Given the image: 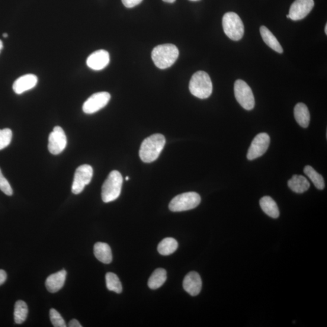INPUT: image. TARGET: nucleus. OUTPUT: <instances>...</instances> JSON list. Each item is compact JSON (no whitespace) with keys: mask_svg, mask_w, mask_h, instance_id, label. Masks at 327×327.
<instances>
[{"mask_svg":"<svg viewBox=\"0 0 327 327\" xmlns=\"http://www.w3.org/2000/svg\"><path fill=\"white\" fill-rule=\"evenodd\" d=\"M166 144L161 134H153L144 140L141 145L139 155L144 162L150 163L158 159Z\"/></svg>","mask_w":327,"mask_h":327,"instance_id":"nucleus-1","label":"nucleus"},{"mask_svg":"<svg viewBox=\"0 0 327 327\" xmlns=\"http://www.w3.org/2000/svg\"><path fill=\"white\" fill-rule=\"evenodd\" d=\"M179 57V50L174 44L159 45L153 49L152 59L157 67L166 69L171 67Z\"/></svg>","mask_w":327,"mask_h":327,"instance_id":"nucleus-2","label":"nucleus"},{"mask_svg":"<svg viewBox=\"0 0 327 327\" xmlns=\"http://www.w3.org/2000/svg\"><path fill=\"white\" fill-rule=\"evenodd\" d=\"M191 94L198 98L206 99L212 94V82L208 73L198 71L192 76L189 83Z\"/></svg>","mask_w":327,"mask_h":327,"instance_id":"nucleus-3","label":"nucleus"},{"mask_svg":"<svg viewBox=\"0 0 327 327\" xmlns=\"http://www.w3.org/2000/svg\"><path fill=\"white\" fill-rule=\"evenodd\" d=\"M123 178L117 171H112L102 187V200L105 203L116 200L120 197Z\"/></svg>","mask_w":327,"mask_h":327,"instance_id":"nucleus-4","label":"nucleus"},{"mask_svg":"<svg viewBox=\"0 0 327 327\" xmlns=\"http://www.w3.org/2000/svg\"><path fill=\"white\" fill-rule=\"evenodd\" d=\"M224 33L230 39L239 41L244 34V26L239 16L235 12H230L224 14L223 18Z\"/></svg>","mask_w":327,"mask_h":327,"instance_id":"nucleus-5","label":"nucleus"},{"mask_svg":"<svg viewBox=\"0 0 327 327\" xmlns=\"http://www.w3.org/2000/svg\"><path fill=\"white\" fill-rule=\"evenodd\" d=\"M201 197L196 192H187L172 199L169 204V208L174 212H179L194 209L200 205Z\"/></svg>","mask_w":327,"mask_h":327,"instance_id":"nucleus-6","label":"nucleus"},{"mask_svg":"<svg viewBox=\"0 0 327 327\" xmlns=\"http://www.w3.org/2000/svg\"><path fill=\"white\" fill-rule=\"evenodd\" d=\"M234 92L237 101L243 108L251 111L254 108V95L251 87L244 81L241 79L236 80L234 85Z\"/></svg>","mask_w":327,"mask_h":327,"instance_id":"nucleus-7","label":"nucleus"},{"mask_svg":"<svg viewBox=\"0 0 327 327\" xmlns=\"http://www.w3.org/2000/svg\"><path fill=\"white\" fill-rule=\"evenodd\" d=\"M93 173L94 171L92 166L88 165L80 166L76 169L72 186L73 194L78 195L81 193L86 185L91 182Z\"/></svg>","mask_w":327,"mask_h":327,"instance_id":"nucleus-8","label":"nucleus"},{"mask_svg":"<svg viewBox=\"0 0 327 327\" xmlns=\"http://www.w3.org/2000/svg\"><path fill=\"white\" fill-rule=\"evenodd\" d=\"M270 143V138L267 133H259L252 141L247 158L249 160H254L259 158L267 152Z\"/></svg>","mask_w":327,"mask_h":327,"instance_id":"nucleus-9","label":"nucleus"},{"mask_svg":"<svg viewBox=\"0 0 327 327\" xmlns=\"http://www.w3.org/2000/svg\"><path fill=\"white\" fill-rule=\"evenodd\" d=\"M111 98V96L108 92L96 93L85 102L83 105V111L86 114L96 113L108 104Z\"/></svg>","mask_w":327,"mask_h":327,"instance_id":"nucleus-10","label":"nucleus"},{"mask_svg":"<svg viewBox=\"0 0 327 327\" xmlns=\"http://www.w3.org/2000/svg\"><path fill=\"white\" fill-rule=\"evenodd\" d=\"M67 137L62 127L56 126L49 134L48 149L53 155H59L66 149Z\"/></svg>","mask_w":327,"mask_h":327,"instance_id":"nucleus-11","label":"nucleus"},{"mask_svg":"<svg viewBox=\"0 0 327 327\" xmlns=\"http://www.w3.org/2000/svg\"><path fill=\"white\" fill-rule=\"evenodd\" d=\"M314 6V0H295L290 6V18L293 21L303 20L312 11Z\"/></svg>","mask_w":327,"mask_h":327,"instance_id":"nucleus-12","label":"nucleus"},{"mask_svg":"<svg viewBox=\"0 0 327 327\" xmlns=\"http://www.w3.org/2000/svg\"><path fill=\"white\" fill-rule=\"evenodd\" d=\"M110 63V56L107 51L99 50L90 54L86 63L89 68L94 70H101Z\"/></svg>","mask_w":327,"mask_h":327,"instance_id":"nucleus-13","label":"nucleus"},{"mask_svg":"<svg viewBox=\"0 0 327 327\" xmlns=\"http://www.w3.org/2000/svg\"><path fill=\"white\" fill-rule=\"evenodd\" d=\"M183 288L186 292L195 296L200 294L202 288V280L200 275L196 271H191L185 276L183 281Z\"/></svg>","mask_w":327,"mask_h":327,"instance_id":"nucleus-14","label":"nucleus"},{"mask_svg":"<svg viewBox=\"0 0 327 327\" xmlns=\"http://www.w3.org/2000/svg\"><path fill=\"white\" fill-rule=\"evenodd\" d=\"M38 77L34 74L21 76L15 80L13 85V90L15 94L20 95L34 89L38 83Z\"/></svg>","mask_w":327,"mask_h":327,"instance_id":"nucleus-15","label":"nucleus"},{"mask_svg":"<svg viewBox=\"0 0 327 327\" xmlns=\"http://www.w3.org/2000/svg\"><path fill=\"white\" fill-rule=\"evenodd\" d=\"M67 272L61 270L49 276L46 281V287L50 293H56L62 289L66 280Z\"/></svg>","mask_w":327,"mask_h":327,"instance_id":"nucleus-16","label":"nucleus"},{"mask_svg":"<svg viewBox=\"0 0 327 327\" xmlns=\"http://www.w3.org/2000/svg\"><path fill=\"white\" fill-rule=\"evenodd\" d=\"M288 186L291 190L297 194H303L310 187L308 179L303 175H294L288 181Z\"/></svg>","mask_w":327,"mask_h":327,"instance_id":"nucleus-17","label":"nucleus"},{"mask_svg":"<svg viewBox=\"0 0 327 327\" xmlns=\"http://www.w3.org/2000/svg\"><path fill=\"white\" fill-rule=\"evenodd\" d=\"M295 120L299 126L303 128L309 126L310 121V114L307 105L299 102L295 105L294 108Z\"/></svg>","mask_w":327,"mask_h":327,"instance_id":"nucleus-18","label":"nucleus"},{"mask_svg":"<svg viewBox=\"0 0 327 327\" xmlns=\"http://www.w3.org/2000/svg\"><path fill=\"white\" fill-rule=\"evenodd\" d=\"M94 255L98 261L104 264L112 261V253L110 246L104 242H97L94 246Z\"/></svg>","mask_w":327,"mask_h":327,"instance_id":"nucleus-19","label":"nucleus"},{"mask_svg":"<svg viewBox=\"0 0 327 327\" xmlns=\"http://www.w3.org/2000/svg\"><path fill=\"white\" fill-rule=\"evenodd\" d=\"M260 33L263 40L267 46L278 53H282L283 52V47H282L280 42L267 27L262 25L260 28Z\"/></svg>","mask_w":327,"mask_h":327,"instance_id":"nucleus-20","label":"nucleus"},{"mask_svg":"<svg viewBox=\"0 0 327 327\" xmlns=\"http://www.w3.org/2000/svg\"><path fill=\"white\" fill-rule=\"evenodd\" d=\"M259 204L262 210L268 216L272 218H278L280 216L277 204L271 197L266 196L262 198Z\"/></svg>","mask_w":327,"mask_h":327,"instance_id":"nucleus-21","label":"nucleus"},{"mask_svg":"<svg viewBox=\"0 0 327 327\" xmlns=\"http://www.w3.org/2000/svg\"><path fill=\"white\" fill-rule=\"evenodd\" d=\"M167 280V272L165 269L157 268L149 278L148 286L150 289L156 290L161 287Z\"/></svg>","mask_w":327,"mask_h":327,"instance_id":"nucleus-22","label":"nucleus"},{"mask_svg":"<svg viewBox=\"0 0 327 327\" xmlns=\"http://www.w3.org/2000/svg\"><path fill=\"white\" fill-rule=\"evenodd\" d=\"M178 248L177 240L172 238H166L159 243L158 251L162 255L168 256L174 253Z\"/></svg>","mask_w":327,"mask_h":327,"instance_id":"nucleus-23","label":"nucleus"},{"mask_svg":"<svg viewBox=\"0 0 327 327\" xmlns=\"http://www.w3.org/2000/svg\"><path fill=\"white\" fill-rule=\"evenodd\" d=\"M304 172L310 179L317 189L323 190L325 188V181L322 176L317 173L312 166H306L304 168Z\"/></svg>","mask_w":327,"mask_h":327,"instance_id":"nucleus-24","label":"nucleus"},{"mask_svg":"<svg viewBox=\"0 0 327 327\" xmlns=\"http://www.w3.org/2000/svg\"><path fill=\"white\" fill-rule=\"evenodd\" d=\"M28 307L27 304L22 301H18L15 304L14 320L16 323L21 324L27 318Z\"/></svg>","mask_w":327,"mask_h":327,"instance_id":"nucleus-25","label":"nucleus"},{"mask_svg":"<svg viewBox=\"0 0 327 327\" xmlns=\"http://www.w3.org/2000/svg\"><path fill=\"white\" fill-rule=\"evenodd\" d=\"M107 288L108 290L114 291L117 293H121L123 291V287L117 275L114 272H109L105 275Z\"/></svg>","mask_w":327,"mask_h":327,"instance_id":"nucleus-26","label":"nucleus"},{"mask_svg":"<svg viewBox=\"0 0 327 327\" xmlns=\"http://www.w3.org/2000/svg\"><path fill=\"white\" fill-rule=\"evenodd\" d=\"M12 131L10 129H0V150L4 149L11 144Z\"/></svg>","mask_w":327,"mask_h":327,"instance_id":"nucleus-27","label":"nucleus"},{"mask_svg":"<svg viewBox=\"0 0 327 327\" xmlns=\"http://www.w3.org/2000/svg\"><path fill=\"white\" fill-rule=\"evenodd\" d=\"M50 318L54 327H66V322L63 317L53 309L50 310Z\"/></svg>","mask_w":327,"mask_h":327,"instance_id":"nucleus-28","label":"nucleus"},{"mask_svg":"<svg viewBox=\"0 0 327 327\" xmlns=\"http://www.w3.org/2000/svg\"><path fill=\"white\" fill-rule=\"evenodd\" d=\"M0 190L8 196H11L13 195L11 186L4 175H3L1 169H0Z\"/></svg>","mask_w":327,"mask_h":327,"instance_id":"nucleus-29","label":"nucleus"},{"mask_svg":"<svg viewBox=\"0 0 327 327\" xmlns=\"http://www.w3.org/2000/svg\"><path fill=\"white\" fill-rule=\"evenodd\" d=\"M122 3L127 8H132L140 4L143 0H121Z\"/></svg>","mask_w":327,"mask_h":327,"instance_id":"nucleus-30","label":"nucleus"},{"mask_svg":"<svg viewBox=\"0 0 327 327\" xmlns=\"http://www.w3.org/2000/svg\"><path fill=\"white\" fill-rule=\"evenodd\" d=\"M7 279V274L5 270H0V285L4 284Z\"/></svg>","mask_w":327,"mask_h":327,"instance_id":"nucleus-31","label":"nucleus"},{"mask_svg":"<svg viewBox=\"0 0 327 327\" xmlns=\"http://www.w3.org/2000/svg\"><path fill=\"white\" fill-rule=\"evenodd\" d=\"M68 326L69 327H82L81 323H80L76 319H72L70 320Z\"/></svg>","mask_w":327,"mask_h":327,"instance_id":"nucleus-32","label":"nucleus"},{"mask_svg":"<svg viewBox=\"0 0 327 327\" xmlns=\"http://www.w3.org/2000/svg\"><path fill=\"white\" fill-rule=\"evenodd\" d=\"M162 1L166 3H174L176 0H162Z\"/></svg>","mask_w":327,"mask_h":327,"instance_id":"nucleus-33","label":"nucleus"},{"mask_svg":"<svg viewBox=\"0 0 327 327\" xmlns=\"http://www.w3.org/2000/svg\"><path fill=\"white\" fill-rule=\"evenodd\" d=\"M3 49V44L2 41L0 40V53H1Z\"/></svg>","mask_w":327,"mask_h":327,"instance_id":"nucleus-34","label":"nucleus"},{"mask_svg":"<svg viewBox=\"0 0 327 327\" xmlns=\"http://www.w3.org/2000/svg\"><path fill=\"white\" fill-rule=\"evenodd\" d=\"M3 36L4 38H7L8 37V34L7 33L3 34Z\"/></svg>","mask_w":327,"mask_h":327,"instance_id":"nucleus-35","label":"nucleus"},{"mask_svg":"<svg viewBox=\"0 0 327 327\" xmlns=\"http://www.w3.org/2000/svg\"><path fill=\"white\" fill-rule=\"evenodd\" d=\"M325 34L326 35L327 34V25H326V24L325 27Z\"/></svg>","mask_w":327,"mask_h":327,"instance_id":"nucleus-36","label":"nucleus"},{"mask_svg":"<svg viewBox=\"0 0 327 327\" xmlns=\"http://www.w3.org/2000/svg\"><path fill=\"white\" fill-rule=\"evenodd\" d=\"M129 178L128 177V176H127V177L126 178V180L128 181V180H129Z\"/></svg>","mask_w":327,"mask_h":327,"instance_id":"nucleus-37","label":"nucleus"},{"mask_svg":"<svg viewBox=\"0 0 327 327\" xmlns=\"http://www.w3.org/2000/svg\"><path fill=\"white\" fill-rule=\"evenodd\" d=\"M190 1H192V2H197V1H199V0H190Z\"/></svg>","mask_w":327,"mask_h":327,"instance_id":"nucleus-38","label":"nucleus"},{"mask_svg":"<svg viewBox=\"0 0 327 327\" xmlns=\"http://www.w3.org/2000/svg\"><path fill=\"white\" fill-rule=\"evenodd\" d=\"M287 18H290L289 15H288H288H287Z\"/></svg>","mask_w":327,"mask_h":327,"instance_id":"nucleus-39","label":"nucleus"}]
</instances>
